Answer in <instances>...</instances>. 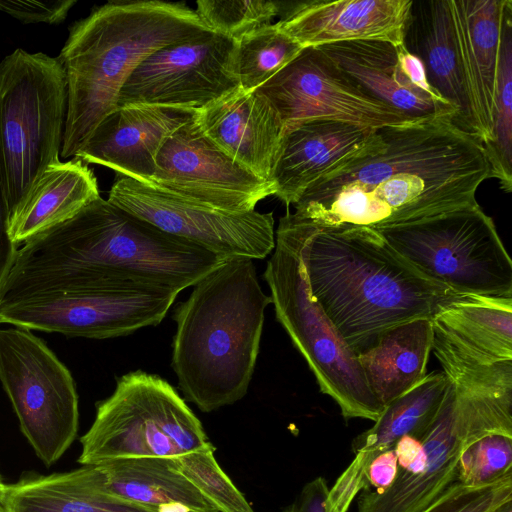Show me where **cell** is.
Here are the masks:
<instances>
[{"mask_svg":"<svg viewBox=\"0 0 512 512\" xmlns=\"http://www.w3.org/2000/svg\"><path fill=\"white\" fill-rule=\"evenodd\" d=\"M201 131L227 155L270 181L284 135L281 118L257 90H235L194 112Z\"/></svg>","mask_w":512,"mask_h":512,"instance_id":"20","label":"cell"},{"mask_svg":"<svg viewBox=\"0 0 512 512\" xmlns=\"http://www.w3.org/2000/svg\"><path fill=\"white\" fill-rule=\"evenodd\" d=\"M196 4V13L211 31L233 40L271 24L281 9V1L199 0Z\"/></svg>","mask_w":512,"mask_h":512,"instance_id":"34","label":"cell"},{"mask_svg":"<svg viewBox=\"0 0 512 512\" xmlns=\"http://www.w3.org/2000/svg\"><path fill=\"white\" fill-rule=\"evenodd\" d=\"M278 112L284 133L312 119H332L377 130L409 122L368 94L316 47L304 48L257 89Z\"/></svg>","mask_w":512,"mask_h":512,"instance_id":"15","label":"cell"},{"mask_svg":"<svg viewBox=\"0 0 512 512\" xmlns=\"http://www.w3.org/2000/svg\"><path fill=\"white\" fill-rule=\"evenodd\" d=\"M434 331L430 319H416L384 331L358 354L367 385L384 407L426 376Z\"/></svg>","mask_w":512,"mask_h":512,"instance_id":"28","label":"cell"},{"mask_svg":"<svg viewBox=\"0 0 512 512\" xmlns=\"http://www.w3.org/2000/svg\"><path fill=\"white\" fill-rule=\"evenodd\" d=\"M327 481L319 476L306 483L295 500L283 512H327Z\"/></svg>","mask_w":512,"mask_h":512,"instance_id":"39","label":"cell"},{"mask_svg":"<svg viewBox=\"0 0 512 512\" xmlns=\"http://www.w3.org/2000/svg\"><path fill=\"white\" fill-rule=\"evenodd\" d=\"M0 381L37 457L50 467L76 438L78 394L73 377L31 330L0 329Z\"/></svg>","mask_w":512,"mask_h":512,"instance_id":"11","label":"cell"},{"mask_svg":"<svg viewBox=\"0 0 512 512\" xmlns=\"http://www.w3.org/2000/svg\"><path fill=\"white\" fill-rule=\"evenodd\" d=\"M431 322L435 334L473 362L512 361V298L471 294Z\"/></svg>","mask_w":512,"mask_h":512,"instance_id":"27","label":"cell"},{"mask_svg":"<svg viewBox=\"0 0 512 512\" xmlns=\"http://www.w3.org/2000/svg\"><path fill=\"white\" fill-rule=\"evenodd\" d=\"M9 491V485L6 484L0 475V512H5V503Z\"/></svg>","mask_w":512,"mask_h":512,"instance_id":"42","label":"cell"},{"mask_svg":"<svg viewBox=\"0 0 512 512\" xmlns=\"http://www.w3.org/2000/svg\"><path fill=\"white\" fill-rule=\"evenodd\" d=\"M168 191L229 212H249L273 195L272 183L227 155L194 119L165 141L152 182Z\"/></svg>","mask_w":512,"mask_h":512,"instance_id":"16","label":"cell"},{"mask_svg":"<svg viewBox=\"0 0 512 512\" xmlns=\"http://www.w3.org/2000/svg\"><path fill=\"white\" fill-rule=\"evenodd\" d=\"M107 493L157 512H218L179 472L173 458L143 457L91 465Z\"/></svg>","mask_w":512,"mask_h":512,"instance_id":"25","label":"cell"},{"mask_svg":"<svg viewBox=\"0 0 512 512\" xmlns=\"http://www.w3.org/2000/svg\"><path fill=\"white\" fill-rule=\"evenodd\" d=\"M5 512H157L117 498L98 484L91 465L31 476L9 485Z\"/></svg>","mask_w":512,"mask_h":512,"instance_id":"29","label":"cell"},{"mask_svg":"<svg viewBox=\"0 0 512 512\" xmlns=\"http://www.w3.org/2000/svg\"><path fill=\"white\" fill-rule=\"evenodd\" d=\"M352 77L368 94L411 121L449 118L453 113L414 87L401 72L397 45L356 40L316 47Z\"/></svg>","mask_w":512,"mask_h":512,"instance_id":"24","label":"cell"},{"mask_svg":"<svg viewBox=\"0 0 512 512\" xmlns=\"http://www.w3.org/2000/svg\"><path fill=\"white\" fill-rule=\"evenodd\" d=\"M449 388L443 372L429 373L386 406L375 424L356 436L351 448L355 458L329 489L327 512H347L362 489H367L368 468L381 453L394 449L410 435L421 441L436 418Z\"/></svg>","mask_w":512,"mask_h":512,"instance_id":"18","label":"cell"},{"mask_svg":"<svg viewBox=\"0 0 512 512\" xmlns=\"http://www.w3.org/2000/svg\"><path fill=\"white\" fill-rule=\"evenodd\" d=\"M508 0H450L467 91L484 145L492 136L496 74Z\"/></svg>","mask_w":512,"mask_h":512,"instance_id":"23","label":"cell"},{"mask_svg":"<svg viewBox=\"0 0 512 512\" xmlns=\"http://www.w3.org/2000/svg\"><path fill=\"white\" fill-rule=\"evenodd\" d=\"M67 81L59 57L16 49L0 62V147L10 215L60 162Z\"/></svg>","mask_w":512,"mask_h":512,"instance_id":"7","label":"cell"},{"mask_svg":"<svg viewBox=\"0 0 512 512\" xmlns=\"http://www.w3.org/2000/svg\"><path fill=\"white\" fill-rule=\"evenodd\" d=\"M194 112L148 105L117 107L97 125L74 158L105 166L120 176L152 182L159 150Z\"/></svg>","mask_w":512,"mask_h":512,"instance_id":"19","label":"cell"},{"mask_svg":"<svg viewBox=\"0 0 512 512\" xmlns=\"http://www.w3.org/2000/svg\"><path fill=\"white\" fill-rule=\"evenodd\" d=\"M211 442L204 448L174 457L179 472L218 512H255L214 457Z\"/></svg>","mask_w":512,"mask_h":512,"instance_id":"32","label":"cell"},{"mask_svg":"<svg viewBox=\"0 0 512 512\" xmlns=\"http://www.w3.org/2000/svg\"><path fill=\"white\" fill-rule=\"evenodd\" d=\"M492 512H512V500L500 504Z\"/></svg>","mask_w":512,"mask_h":512,"instance_id":"43","label":"cell"},{"mask_svg":"<svg viewBox=\"0 0 512 512\" xmlns=\"http://www.w3.org/2000/svg\"><path fill=\"white\" fill-rule=\"evenodd\" d=\"M305 219L287 213L275 231V247L263 277L277 321L306 360L322 393L345 419L376 421L384 407L369 389L357 354L311 295L302 251Z\"/></svg>","mask_w":512,"mask_h":512,"instance_id":"6","label":"cell"},{"mask_svg":"<svg viewBox=\"0 0 512 512\" xmlns=\"http://www.w3.org/2000/svg\"><path fill=\"white\" fill-rule=\"evenodd\" d=\"M397 57L400 70L410 83L436 104L450 110L453 113V120L455 114L453 108L430 86L422 61L417 56L407 51L403 43L397 45Z\"/></svg>","mask_w":512,"mask_h":512,"instance_id":"38","label":"cell"},{"mask_svg":"<svg viewBox=\"0 0 512 512\" xmlns=\"http://www.w3.org/2000/svg\"><path fill=\"white\" fill-rule=\"evenodd\" d=\"M271 303L248 257L228 258L193 285L173 313L172 368L186 400L211 412L246 395Z\"/></svg>","mask_w":512,"mask_h":512,"instance_id":"4","label":"cell"},{"mask_svg":"<svg viewBox=\"0 0 512 512\" xmlns=\"http://www.w3.org/2000/svg\"><path fill=\"white\" fill-rule=\"evenodd\" d=\"M179 292L131 282H99L0 301V324L68 337L107 339L158 325Z\"/></svg>","mask_w":512,"mask_h":512,"instance_id":"10","label":"cell"},{"mask_svg":"<svg viewBox=\"0 0 512 512\" xmlns=\"http://www.w3.org/2000/svg\"><path fill=\"white\" fill-rule=\"evenodd\" d=\"M375 230L427 278L462 294L512 298V262L474 204Z\"/></svg>","mask_w":512,"mask_h":512,"instance_id":"9","label":"cell"},{"mask_svg":"<svg viewBox=\"0 0 512 512\" xmlns=\"http://www.w3.org/2000/svg\"><path fill=\"white\" fill-rule=\"evenodd\" d=\"M412 0L281 1L277 27L303 48L374 40L403 43Z\"/></svg>","mask_w":512,"mask_h":512,"instance_id":"17","label":"cell"},{"mask_svg":"<svg viewBox=\"0 0 512 512\" xmlns=\"http://www.w3.org/2000/svg\"><path fill=\"white\" fill-rule=\"evenodd\" d=\"M82 465L143 457H179L210 443L203 426L173 386L158 375L131 371L96 405L80 439Z\"/></svg>","mask_w":512,"mask_h":512,"instance_id":"8","label":"cell"},{"mask_svg":"<svg viewBox=\"0 0 512 512\" xmlns=\"http://www.w3.org/2000/svg\"><path fill=\"white\" fill-rule=\"evenodd\" d=\"M303 218L302 257L311 295L357 355L389 328L432 320L469 296L427 278L373 228Z\"/></svg>","mask_w":512,"mask_h":512,"instance_id":"3","label":"cell"},{"mask_svg":"<svg viewBox=\"0 0 512 512\" xmlns=\"http://www.w3.org/2000/svg\"><path fill=\"white\" fill-rule=\"evenodd\" d=\"M508 475H512V435H485L460 455L457 482L463 486L484 487Z\"/></svg>","mask_w":512,"mask_h":512,"instance_id":"33","label":"cell"},{"mask_svg":"<svg viewBox=\"0 0 512 512\" xmlns=\"http://www.w3.org/2000/svg\"><path fill=\"white\" fill-rule=\"evenodd\" d=\"M76 0H0V10L23 23L57 24L65 20Z\"/></svg>","mask_w":512,"mask_h":512,"instance_id":"36","label":"cell"},{"mask_svg":"<svg viewBox=\"0 0 512 512\" xmlns=\"http://www.w3.org/2000/svg\"><path fill=\"white\" fill-rule=\"evenodd\" d=\"M100 197L97 179L75 159L48 166L9 217L11 239L20 244L57 226Z\"/></svg>","mask_w":512,"mask_h":512,"instance_id":"26","label":"cell"},{"mask_svg":"<svg viewBox=\"0 0 512 512\" xmlns=\"http://www.w3.org/2000/svg\"><path fill=\"white\" fill-rule=\"evenodd\" d=\"M492 433L512 435V398L475 395L449 388L433 423L421 439L423 470L396 475L383 492L365 491L358 512H422L457 482L460 455Z\"/></svg>","mask_w":512,"mask_h":512,"instance_id":"12","label":"cell"},{"mask_svg":"<svg viewBox=\"0 0 512 512\" xmlns=\"http://www.w3.org/2000/svg\"><path fill=\"white\" fill-rule=\"evenodd\" d=\"M398 472L397 456L394 449L379 454L369 465L367 478L378 493L386 490L395 480Z\"/></svg>","mask_w":512,"mask_h":512,"instance_id":"40","label":"cell"},{"mask_svg":"<svg viewBox=\"0 0 512 512\" xmlns=\"http://www.w3.org/2000/svg\"><path fill=\"white\" fill-rule=\"evenodd\" d=\"M235 52L236 40L213 31L167 45L135 68L117 107L201 109L239 87Z\"/></svg>","mask_w":512,"mask_h":512,"instance_id":"14","label":"cell"},{"mask_svg":"<svg viewBox=\"0 0 512 512\" xmlns=\"http://www.w3.org/2000/svg\"><path fill=\"white\" fill-rule=\"evenodd\" d=\"M403 45L422 61L430 86L453 108L452 124L482 143L467 91L450 0H412Z\"/></svg>","mask_w":512,"mask_h":512,"instance_id":"22","label":"cell"},{"mask_svg":"<svg viewBox=\"0 0 512 512\" xmlns=\"http://www.w3.org/2000/svg\"><path fill=\"white\" fill-rule=\"evenodd\" d=\"M225 260L100 196L69 220L24 242L0 300L99 282L180 292Z\"/></svg>","mask_w":512,"mask_h":512,"instance_id":"2","label":"cell"},{"mask_svg":"<svg viewBox=\"0 0 512 512\" xmlns=\"http://www.w3.org/2000/svg\"><path fill=\"white\" fill-rule=\"evenodd\" d=\"M206 31L195 10L160 0L110 1L74 23L58 56L67 81L61 156L74 157L117 108L121 88L146 57Z\"/></svg>","mask_w":512,"mask_h":512,"instance_id":"5","label":"cell"},{"mask_svg":"<svg viewBox=\"0 0 512 512\" xmlns=\"http://www.w3.org/2000/svg\"><path fill=\"white\" fill-rule=\"evenodd\" d=\"M508 500H512V475L479 488L455 482L422 512H492Z\"/></svg>","mask_w":512,"mask_h":512,"instance_id":"35","label":"cell"},{"mask_svg":"<svg viewBox=\"0 0 512 512\" xmlns=\"http://www.w3.org/2000/svg\"><path fill=\"white\" fill-rule=\"evenodd\" d=\"M9 209L5 192V175L0 147V294L15 263L18 244L10 237L8 231Z\"/></svg>","mask_w":512,"mask_h":512,"instance_id":"37","label":"cell"},{"mask_svg":"<svg viewBox=\"0 0 512 512\" xmlns=\"http://www.w3.org/2000/svg\"><path fill=\"white\" fill-rule=\"evenodd\" d=\"M376 130L332 119H312L287 130L272 171L273 195L287 206L320 178L357 155Z\"/></svg>","mask_w":512,"mask_h":512,"instance_id":"21","label":"cell"},{"mask_svg":"<svg viewBox=\"0 0 512 512\" xmlns=\"http://www.w3.org/2000/svg\"><path fill=\"white\" fill-rule=\"evenodd\" d=\"M490 177L504 192L512 190V1L503 16L496 74L492 136L484 145Z\"/></svg>","mask_w":512,"mask_h":512,"instance_id":"30","label":"cell"},{"mask_svg":"<svg viewBox=\"0 0 512 512\" xmlns=\"http://www.w3.org/2000/svg\"><path fill=\"white\" fill-rule=\"evenodd\" d=\"M303 49L275 23L246 33L236 40L235 66L239 86L246 93L257 90Z\"/></svg>","mask_w":512,"mask_h":512,"instance_id":"31","label":"cell"},{"mask_svg":"<svg viewBox=\"0 0 512 512\" xmlns=\"http://www.w3.org/2000/svg\"><path fill=\"white\" fill-rule=\"evenodd\" d=\"M107 200L223 259H263L275 247L272 213L224 211L124 176L113 182Z\"/></svg>","mask_w":512,"mask_h":512,"instance_id":"13","label":"cell"},{"mask_svg":"<svg viewBox=\"0 0 512 512\" xmlns=\"http://www.w3.org/2000/svg\"><path fill=\"white\" fill-rule=\"evenodd\" d=\"M488 178L483 144L449 118L409 121L378 128L357 155L302 194L295 213L375 229L477 204Z\"/></svg>","mask_w":512,"mask_h":512,"instance_id":"1","label":"cell"},{"mask_svg":"<svg viewBox=\"0 0 512 512\" xmlns=\"http://www.w3.org/2000/svg\"><path fill=\"white\" fill-rule=\"evenodd\" d=\"M397 464L399 470H408L422 453V444L416 438L402 436L395 445Z\"/></svg>","mask_w":512,"mask_h":512,"instance_id":"41","label":"cell"}]
</instances>
